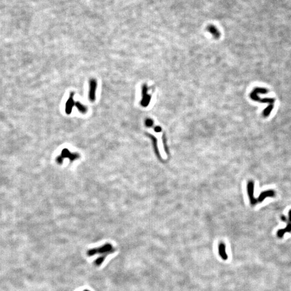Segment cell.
Instances as JSON below:
<instances>
[{"instance_id":"8","label":"cell","mask_w":291,"mask_h":291,"mask_svg":"<svg viewBox=\"0 0 291 291\" xmlns=\"http://www.w3.org/2000/svg\"><path fill=\"white\" fill-rule=\"evenodd\" d=\"M273 107H274V106H273V104H272V105H271L270 106H269L268 107H267V108L264 110V112H263V115H264L265 117H268V116L270 115V114L271 113V111L273 110Z\"/></svg>"},{"instance_id":"1","label":"cell","mask_w":291,"mask_h":291,"mask_svg":"<svg viewBox=\"0 0 291 291\" xmlns=\"http://www.w3.org/2000/svg\"><path fill=\"white\" fill-rule=\"evenodd\" d=\"M79 158V154L77 153H71L70 151L66 148L64 149L62 151L61 155L57 158V162L59 164H62L63 161L65 158H68L70 159V161H73L75 160H77Z\"/></svg>"},{"instance_id":"10","label":"cell","mask_w":291,"mask_h":291,"mask_svg":"<svg viewBox=\"0 0 291 291\" xmlns=\"http://www.w3.org/2000/svg\"><path fill=\"white\" fill-rule=\"evenodd\" d=\"M154 130H155L156 132H160L161 130H162V129L160 126H156L154 128Z\"/></svg>"},{"instance_id":"7","label":"cell","mask_w":291,"mask_h":291,"mask_svg":"<svg viewBox=\"0 0 291 291\" xmlns=\"http://www.w3.org/2000/svg\"><path fill=\"white\" fill-rule=\"evenodd\" d=\"M75 106L77 107V109L78 110V111H79L80 113L85 114V113H86V112H87V111H88V108H87L86 106L83 105V104L80 103V102H76V103H75Z\"/></svg>"},{"instance_id":"5","label":"cell","mask_w":291,"mask_h":291,"mask_svg":"<svg viewBox=\"0 0 291 291\" xmlns=\"http://www.w3.org/2000/svg\"><path fill=\"white\" fill-rule=\"evenodd\" d=\"M207 30L209 32H210V34L212 35L215 39H219V37L221 36V33L219 32V30L214 25H210L208 26L207 27Z\"/></svg>"},{"instance_id":"3","label":"cell","mask_w":291,"mask_h":291,"mask_svg":"<svg viewBox=\"0 0 291 291\" xmlns=\"http://www.w3.org/2000/svg\"><path fill=\"white\" fill-rule=\"evenodd\" d=\"M97 87V80L95 79H91L90 80V90L88 93V99L91 102H93L95 99V92Z\"/></svg>"},{"instance_id":"6","label":"cell","mask_w":291,"mask_h":291,"mask_svg":"<svg viewBox=\"0 0 291 291\" xmlns=\"http://www.w3.org/2000/svg\"><path fill=\"white\" fill-rule=\"evenodd\" d=\"M219 253L223 259L226 260L228 259V255L226 252V246L223 243H221L219 245Z\"/></svg>"},{"instance_id":"2","label":"cell","mask_w":291,"mask_h":291,"mask_svg":"<svg viewBox=\"0 0 291 291\" xmlns=\"http://www.w3.org/2000/svg\"><path fill=\"white\" fill-rule=\"evenodd\" d=\"M148 88L146 84H144L142 88V99L140 104L142 107H147L149 105L151 100V96L148 93Z\"/></svg>"},{"instance_id":"4","label":"cell","mask_w":291,"mask_h":291,"mask_svg":"<svg viewBox=\"0 0 291 291\" xmlns=\"http://www.w3.org/2000/svg\"><path fill=\"white\" fill-rule=\"evenodd\" d=\"M74 93H71L69 98L68 99L65 104V112L67 114H70L72 112V108L75 105V103L73 100Z\"/></svg>"},{"instance_id":"9","label":"cell","mask_w":291,"mask_h":291,"mask_svg":"<svg viewBox=\"0 0 291 291\" xmlns=\"http://www.w3.org/2000/svg\"><path fill=\"white\" fill-rule=\"evenodd\" d=\"M145 125H146V126L148 127H151L153 126V120L151 119H150V118H148L145 120Z\"/></svg>"}]
</instances>
